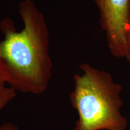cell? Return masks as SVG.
Segmentation results:
<instances>
[{
    "instance_id": "6da1fadb",
    "label": "cell",
    "mask_w": 130,
    "mask_h": 130,
    "mask_svg": "<svg viewBox=\"0 0 130 130\" xmlns=\"http://www.w3.org/2000/svg\"><path fill=\"white\" fill-rule=\"evenodd\" d=\"M18 13L24 24L17 31L10 18L0 22V63L7 84L16 92L43 93L51 81L53 64L50 54V36L45 16L32 0L19 3Z\"/></svg>"
},
{
    "instance_id": "7a4b0ae2",
    "label": "cell",
    "mask_w": 130,
    "mask_h": 130,
    "mask_svg": "<svg viewBox=\"0 0 130 130\" xmlns=\"http://www.w3.org/2000/svg\"><path fill=\"white\" fill-rule=\"evenodd\" d=\"M74 75L70 102L78 114L72 130H126L128 120L122 113V87L106 71L87 63Z\"/></svg>"
},
{
    "instance_id": "3957f363",
    "label": "cell",
    "mask_w": 130,
    "mask_h": 130,
    "mask_svg": "<svg viewBox=\"0 0 130 130\" xmlns=\"http://www.w3.org/2000/svg\"><path fill=\"white\" fill-rule=\"evenodd\" d=\"M108 49L117 58L130 57V0H93Z\"/></svg>"
},
{
    "instance_id": "277c9868",
    "label": "cell",
    "mask_w": 130,
    "mask_h": 130,
    "mask_svg": "<svg viewBox=\"0 0 130 130\" xmlns=\"http://www.w3.org/2000/svg\"><path fill=\"white\" fill-rule=\"evenodd\" d=\"M16 95V91L9 86L0 88V111L13 100Z\"/></svg>"
},
{
    "instance_id": "5b68a950",
    "label": "cell",
    "mask_w": 130,
    "mask_h": 130,
    "mask_svg": "<svg viewBox=\"0 0 130 130\" xmlns=\"http://www.w3.org/2000/svg\"><path fill=\"white\" fill-rule=\"evenodd\" d=\"M7 84V75L4 66L0 63V88Z\"/></svg>"
},
{
    "instance_id": "8992f818",
    "label": "cell",
    "mask_w": 130,
    "mask_h": 130,
    "mask_svg": "<svg viewBox=\"0 0 130 130\" xmlns=\"http://www.w3.org/2000/svg\"><path fill=\"white\" fill-rule=\"evenodd\" d=\"M0 130H20L19 128L13 123H5L0 126Z\"/></svg>"
},
{
    "instance_id": "52a82bcc",
    "label": "cell",
    "mask_w": 130,
    "mask_h": 130,
    "mask_svg": "<svg viewBox=\"0 0 130 130\" xmlns=\"http://www.w3.org/2000/svg\"><path fill=\"white\" fill-rule=\"evenodd\" d=\"M127 60L128 61V62H129V63H130V57H129V58H128V59Z\"/></svg>"
},
{
    "instance_id": "ba28073f",
    "label": "cell",
    "mask_w": 130,
    "mask_h": 130,
    "mask_svg": "<svg viewBox=\"0 0 130 130\" xmlns=\"http://www.w3.org/2000/svg\"><path fill=\"white\" fill-rule=\"evenodd\" d=\"M129 14H130V3H129Z\"/></svg>"
}]
</instances>
